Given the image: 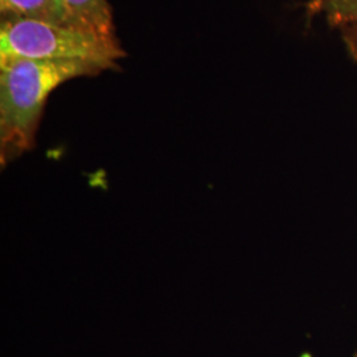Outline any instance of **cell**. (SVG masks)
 I'll list each match as a JSON object with an SVG mask.
<instances>
[{"mask_svg":"<svg viewBox=\"0 0 357 357\" xmlns=\"http://www.w3.org/2000/svg\"><path fill=\"white\" fill-rule=\"evenodd\" d=\"M106 66L84 61H0V163L8 166L36 146L48 98L66 81L97 76Z\"/></svg>","mask_w":357,"mask_h":357,"instance_id":"cell-1","label":"cell"},{"mask_svg":"<svg viewBox=\"0 0 357 357\" xmlns=\"http://www.w3.org/2000/svg\"><path fill=\"white\" fill-rule=\"evenodd\" d=\"M125 51L116 36L36 19L6 17L0 26V61L13 59L84 61L116 68Z\"/></svg>","mask_w":357,"mask_h":357,"instance_id":"cell-2","label":"cell"},{"mask_svg":"<svg viewBox=\"0 0 357 357\" xmlns=\"http://www.w3.org/2000/svg\"><path fill=\"white\" fill-rule=\"evenodd\" d=\"M321 0H308L307 3V17L312 19L318 15Z\"/></svg>","mask_w":357,"mask_h":357,"instance_id":"cell-6","label":"cell"},{"mask_svg":"<svg viewBox=\"0 0 357 357\" xmlns=\"http://www.w3.org/2000/svg\"><path fill=\"white\" fill-rule=\"evenodd\" d=\"M0 13L1 19L26 17L60 26L79 28L65 13L59 0H0Z\"/></svg>","mask_w":357,"mask_h":357,"instance_id":"cell-4","label":"cell"},{"mask_svg":"<svg viewBox=\"0 0 357 357\" xmlns=\"http://www.w3.org/2000/svg\"><path fill=\"white\" fill-rule=\"evenodd\" d=\"M319 13L339 31L348 54L357 63V0H321Z\"/></svg>","mask_w":357,"mask_h":357,"instance_id":"cell-5","label":"cell"},{"mask_svg":"<svg viewBox=\"0 0 357 357\" xmlns=\"http://www.w3.org/2000/svg\"><path fill=\"white\" fill-rule=\"evenodd\" d=\"M79 28L106 36H115L113 11L107 0H59Z\"/></svg>","mask_w":357,"mask_h":357,"instance_id":"cell-3","label":"cell"}]
</instances>
